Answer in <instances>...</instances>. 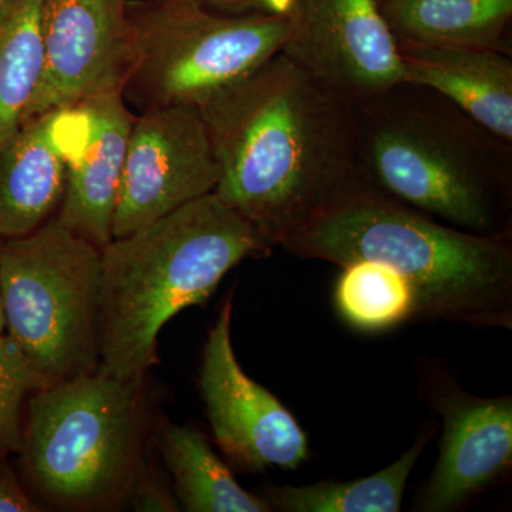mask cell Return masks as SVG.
Here are the masks:
<instances>
[{
  "label": "cell",
  "mask_w": 512,
  "mask_h": 512,
  "mask_svg": "<svg viewBox=\"0 0 512 512\" xmlns=\"http://www.w3.org/2000/svg\"><path fill=\"white\" fill-rule=\"evenodd\" d=\"M285 16L225 13L198 0H150L128 15L124 99L141 111L200 109L282 53Z\"/></svg>",
  "instance_id": "5"
},
{
  "label": "cell",
  "mask_w": 512,
  "mask_h": 512,
  "mask_svg": "<svg viewBox=\"0 0 512 512\" xmlns=\"http://www.w3.org/2000/svg\"><path fill=\"white\" fill-rule=\"evenodd\" d=\"M282 53L350 103L406 84L377 0H292Z\"/></svg>",
  "instance_id": "9"
},
{
  "label": "cell",
  "mask_w": 512,
  "mask_h": 512,
  "mask_svg": "<svg viewBox=\"0 0 512 512\" xmlns=\"http://www.w3.org/2000/svg\"><path fill=\"white\" fill-rule=\"evenodd\" d=\"M207 8L225 13H244L248 10L256 12L258 0H198Z\"/></svg>",
  "instance_id": "24"
},
{
  "label": "cell",
  "mask_w": 512,
  "mask_h": 512,
  "mask_svg": "<svg viewBox=\"0 0 512 512\" xmlns=\"http://www.w3.org/2000/svg\"><path fill=\"white\" fill-rule=\"evenodd\" d=\"M377 183L409 207L476 234H498L495 188L476 158L421 119L377 123L365 143Z\"/></svg>",
  "instance_id": "7"
},
{
  "label": "cell",
  "mask_w": 512,
  "mask_h": 512,
  "mask_svg": "<svg viewBox=\"0 0 512 512\" xmlns=\"http://www.w3.org/2000/svg\"><path fill=\"white\" fill-rule=\"evenodd\" d=\"M39 505L23 491L8 471L0 468V512H37Z\"/></svg>",
  "instance_id": "23"
},
{
  "label": "cell",
  "mask_w": 512,
  "mask_h": 512,
  "mask_svg": "<svg viewBox=\"0 0 512 512\" xmlns=\"http://www.w3.org/2000/svg\"><path fill=\"white\" fill-rule=\"evenodd\" d=\"M342 268L335 306L350 326L363 332H383L417 319L412 286L393 269L372 261Z\"/></svg>",
  "instance_id": "20"
},
{
  "label": "cell",
  "mask_w": 512,
  "mask_h": 512,
  "mask_svg": "<svg viewBox=\"0 0 512 512\" xmlns=\"http://www.w3.org/2000/svg\"><path fill=\"white\" fill-rule=\"evenodd\" d=\"M3 2H5V0H0V5H2Z\"/></svg>",
  "instance_id": "26"
},
{
  "label": "cell",
  "mask_w": 512,
  "mask_h": 512,
  "mask_svg": "<svg viewBox=\"0 0 512 512\" xmlns=\"http://www.w3.org/2000/svg\"><path fill=\"white\" fill-rule=\"evenodd\" d=\"M140 389L96 370L29 397L19 463L43 500L79 511L127 501L144 458Z\"/></svg>",
  "instance_id": "4"
},
{
  "label": "cell",
  "mask_w": 512,
  "mask_h": 512,
  "mask_svg": "<svg viewBox=\"0 0 512 512\" xmlns=\"http://www.w3.org/2000/svg\"><path fill=\"white\" fill-rule=\"evenodd\" d=\"M301 258L339 266L372 261L412 286L417 319L512 328V249L357 187L286 239Z\"/></svg>",
  "instance_id": "3"
},
{
  "label": "cell",
  "mask_w": 512,
  "mask_h": 512,
  "mask_svg": "<svg viewBox=\"0 0 512 512\" xmlns=\"http://www.w3.org/2000/svg\"><path fill=\"white\" fill-rule=\"evenodd\" d=\"M231 318L228 299L208 335L200 370L215 443L252 473L295 470L308 458V437L284 404L242 370L232 346Z\"/></svg>",
  "instance_id": "10"
},
{
  "label": "cell",
  "mask_w": 512,
  "mask_h": 512,
  "mask_svg": "<svg viewBox=\"0 0 512 512\" xmlns=\"http://www.w3.org/2000/svg\"><path fill=\"white\" fill-rule=\"evenodd\" d=\"M89 128L77 104L29 119L0 144V237H23L55 217Z\"/></svg>",
  "instance_id": "12"
},
{
  "label": "cell",
  "mask_w": 512,
  "mask_h": 512,
  "mask_svg": "<svg viewBox=\"0 0 512 512\" xmlns=\"http://www.w3.org/2000/svg\"><path fill=\"white\" fill-rule=\"evenodd\" d=\"M42 0L0 5V144L28 121L45 69Z\"/></svg>",
  "instance_id": "18"
},
{
  "label": "cell",
  "mask_w": 512,
  "mask_h": 512,
  "mask_svg": "<svg viewBox=\"0 0 512 512\" xmlns=\"http://www.w3.org/2000/svg\"><path fill=\"white\" fill-rule=\"evenodd\" d=\"M397 43L495 49L512 16V0H383Z\"/></svg>",
  "instance_id": "17"
},
{
  "label": "cell",
  "mask_w": 512,
  "mask_h": 512,
  "mask_svg": "<svg viewBox=\"0 0 512 512\" xmlns=\"http://www.w3.org/2000/svg\"><path fill=\"white\" fill-rule=\"evenodd\" d=\"M271 248L215 192L101 249L99 370L143 382L174 316L211 298L239 262Z\"/></svg>",
  "instance_id": "2"
},
{
  "label": "cell",
  "mask_w": 512,
  "mask_h": 512,
  "mask_svg": "<svg viewBox=\"0 0 512 512\" xmlns=\"http://www.w3.org/2000/svg\"><path fill=\"white\" fill-rule=\"evenodd\" d=\"M101 249L55 217L3 239L0 301L5 332L53 382L100 366Z\"/></svg>",
  "instance_id": "6"
},
{
  "label": "cell",
  "mask_w": 512,
  "mask_h": 512,
  "mask_svg": "<svg viewBox=\"0 0 512 512\" xmlns=\"http://www.w3.org/2000/svg\"><path fill=\"white\" fill-rule=\"evenodd\" d=\"M157 447L174 478L175 497L187 512H269L265 498L248 493L235 480L200 431L164 420Z\"/></svg>",
  "instance_id": "16"
},
{
  "label": "cell",
  "mask_w": 512,
  "mask_h": 512,
  "mask_svg": "<svg viewBox=\"0 0 512 512\" xmlns=\"http://www.w3.org/2000/svg\"><path fill=\"white\" fill-rule=\"evenodd\" d=\"M430 433L389 467L373 476L353 481H323L309 485L271 487L265 500L281 512H397L402 510L404 490L417 461L429 443Z\"/></svg>",
  "instance_id": "19"
},
{
  "label": "cell",
  "mask_w": 512,
  "mask_h": 512,
  "mask_svg": "<svg viewBox=\"0 0 512 512\" xmlns=\"http://www.w3.org/2000/svg\"><path fill=\"white\" fill-rule=\"evenodd\" d=\"M3 238L0 237V251H2ZM5 332V319H3L2 301H0V333Z\"/></svg>",
  "instance_id": "25"
},
{
  "label": "cell",
  "mask_w": 512,
  "mask_h": 512,
  "mask_svg": "<svg viewBox=\"0 0 512 512\" xmlns=\"http://www.w3.org/2000/svg\"><path fill=\"white\" fill-rule=\"evenodd\" d=\"M40 9L45 69L28 120L120 82L126 57L128 0H42Z\"/></svg>",
  "instance_id": "11"
},
{
  "label": "cell",
  "mask_w": 512,
  "mask_h": 512,
  "mask_svg": "<svg viewBox=\"0 0 512 512\" xmlns=\"http://www.w3.org/2000/svg\"><path fill=\"white\" fill-rule=\"evenodd\" d=\"M79 104L89 114V136L69 165L55 218L103 249L113 239L114 208L136 116L124 99L121 82L103 87Z\"/></svg>",
  "instance_id": "14"
},
{
  "label": "cell",
  "mask_w": 512,
  "mask_h": 512,
  "mask_svg": "<svg viewBox=\"0 0 512 512\" xmlns=\"http://www.w3.org/2000/svg\"><path fill=\"white\" fill-rule=\"evenodd\" d=\"M352 104L279 53L200 107L217 165L214 192L269 247L359 185Z\"/></svg>",
  "instance_id": "1"
},
{
  "label": "cell",
  "mask_w": 512,
  "mask_h": 512,
  "mask_svg": "<svg viewBox=\"0 0 512 512\" xmlns=\"http://www.w3.org/2000/svg\"><path fill=\"white\" fill-rule=\"evenodd\" d=\"M406 84L429 87L495 136L512 138V63L495 49L397 43Z\"/></svg>",
  "instance_id": "15"
},
{
  "label": "cell",
  "mask_w": 512,
  "mask_h": 512,
  "mask_svg": "<svg viewBox=\"0 0 512 512\" xmlns=\"http://www.w3.org/2000/svg\"><path fill=\"white\" fill-rule=\"evenodd\" d=\"M218 173L200 109L157 107L134 117L113 215V238L215 191Z\"/></svg>",
  "instance_id": "8"
},
{
  "label": "cell",
  "mask_w": 512,
  "mask_h": 512,
  "mask_svg": "<svg viewBox=\"0 0 512 512\" xmlns=\"http://www.w3.org/2000/svg\"><path fill=\"white\" fill-rule=\"evenodd\" d=\"M127 501L134 511L174 512L181 510L177 497L165 483L163 476L146 457L138 467Z\"/></svg>",
  "instance_id": "22"
},
{
  "label": "cell",
  "mask_w": 512,
  "mask_h": 512,
  "mask_svg": "<svg viewBox=\"0 0 512 512\" xmlns=\"http://www.w3.org/2000/svg\"><path fill=\"white\" fill-rule=\"evenodd\" d=\"M55 383L37 372L8 333H0V460L18 454L26 400Z\"/></svg>",
  "instance_id": "21"
},
{
  "label": "cell",
  "mask_w": 512,
  "mask_h": 512,
  "mask_svg": "<svg viewBox=\"0 0 512 512\" xmlns=\"http://www.w3.org/2000/svg\"><path fill=\"white\" fill-rule=\"evenodd\" d=\"M443 439L436 467L417 495L414 510H456L510 470L511 396L483 399L461 390L437 394Z\"/></svg>",
  "instance_id": "13"
}]
</instances>
